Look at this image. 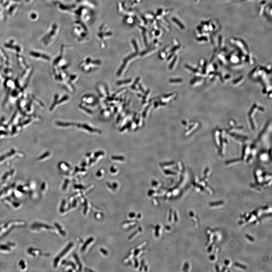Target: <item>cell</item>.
I'll list each match as a JSON object with an SVG mask.
<instances>
[{
    "label": "cell",
    "mask_w": 272,
    "mask_h": 272,
    "mask_svg": "<svg viewBox=\"0 0 272 272\" xmlns=\"http://www.w3.org/2000/svg\"><path fill=\"white\" fill-rule=\"evenodd\" d=\"M173 20H174V21L176 23H177L178 25L179 24V26L181 27L182 26V25L180 24V23H179V21L177 20L176 19H175V18H174V19H173Z\"/></svg>",
    "instance_id": "2"
},
{
    "label": "cell",
    "mask_w": 272,
    "mask_h": 272,
    "mask_svg": "<svg viewBox=\"0 0 272 272\" xmlns=\"http://www.w3.org/2000/svg\"><path fill=\"white\" fill-rule=\"evenodd\" d=\"M181 80L179 79H176V80H170V81L172 83H179V81H181Z\"/></svg>",
    "instance_id": "3"
},
{
    "label": "cell",
    "mask_w": 272,
    "mask_h": 272,
    "mask_svg": "<svg viewBox=\"0 0 272 272\" xmlns=\"http://www.w3.org/2000/svg\"><path fill=\"white\" fill-rule=\"evenodd\" d=\"M131 80H130L129 79V80H126V81H123V82L121 81L120 82H119V83H118V84H119V85H120V84H124V83H130V82H131Z\"/></svg>",
    "instance_id": "1"
}]
</instances>
